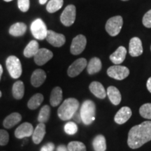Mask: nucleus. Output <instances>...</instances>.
Here are the masks:
<instances>
[{
	"instance_id": "obj_1",
	"label": "nucleus",
	"mask_w": 151,
	"mask_h": 151,
	"mask_svg": "<svg viewBox=\"0 0 151 151\" xmlns=\"http://www.w3.org/2000/svg\"><path fill=\"white\" fill-rule=\"evenodd\" d=\"M151 141V121L143 122L130 129L128 133L127 144L132 149L140 148Z\"/></svg>"
},
{
	"instance_id": "obj_2",
	"label": "nucleus",
	"mask_w": 151,
	"mask_h": 151,
	"mask_svg": "<svg viewBox=\"0 0 151 151\" xmlns=\"http://www.w3.org/2000/svg\"><path fill=\"white\" fill-rule=\"evenodd\" d=\"M79 108L78 101L75 98L65 99L58 110V117L62 120H68L72 118Z\"/></svg>"
},
{
	"instance_id": "obj_3",
	"label": "nucleus",
	"mask_w": 151,
	"mask_h": 151,
	"mask_svg": "<svg viewBox=\"0 0 151 151\" xmlns=\"http://www.w3.org/2000/svg\"><path fill=\"white\" fill-rule=\"evenodd\" d=\"M96 106L91 100H86L81 106L80 115L81 121L86 125H89L95 119Z\"/></svg>"
},
{
	"instance_id": "obj_4",
	"label": "nucleus",
	"mask_w": 151,
	"mask_h": 151,
	"mask_svg": "<svg viewBox=\"0 0 151 151\" xmlns=\"http://www.w3.org/2000/svg\"><path fill=\"white\" fill-rule=\"evenodd\" d=\"M7 70L13 78H18L22 75V69L20 60L14 55L9 56L6 61Z\"/></svg>"
},
{
	"instance_id": "obj_5",
	"label": "nucleus",
	"mask_w": 151,
	"mask_h": 151,
	"mask_svg": "<svg viewBox=\"0 0 151 151\" xmlns=\"http://www.w3.org/2000/svg\"><path fill=\"white\" fill-rule=\"evenodd\" d=\"M31 32L34 37L39 40H43L46 39L48 29L45 22L41 18H37L34 20L31 24Z\"/></svg>"
},
{
	"instance_id": "obj_6",
	"label": "nucleus",
	"mask_w": 151,
	"mask_h": 151,
	"mask_svg": "<svg viewBox=\"0 0 151 151\" xmlns=\"http://www.w3.org/2000/svg\"><path fill=\"white\" fill-rule=\"evenodd\" d=\"M123 24V20L120 16H114L109 19L106 24V30L109 35L115 37L120 32Z\"/></svg>"
},
{
	"instance_id": "obj_7",
	"label": "nucleus",
	"mask_w": 151,
	"mask_h": 151,
	"mask_svg": "<svg viewBox=\"0 0 151 151\" xmlns=\"http://www.w3.org/2000/svg\"><path fill=\"white\" fill-rule=\"evenodd\" d=\"M107 74L111 78L121 81L126 78L129 76V70L127 67L124 66L116 65L109 68L107 70Z\"/></svg>"
},
{
	"instance_id": "obj_8",
	"label": "nucleus",
	"mask_w": 151,
	"mask_h": 151,
	"mask_svg": "<svg viewBox=\"0 0 151 151\" xmlns=\"http://www.w3.org/2000/svg\"><path fill=\"white\" fill-rule=\"evenodd\" d=\"M76 16V9L75 6L69 5L65 9L60 16L62 23L66 27H69L74 23Z\"/></svg>"
},
{
	"instance_id": "obj_9",
	"label": "nucleus",
	"mask_w": 151,
	"mask_h": 151,
	"mask_svg": "<svg viewBox=\"0 0 151 151\" xmlns=\"http://www.w3.org/2000/svg\"><path fill=\"white\" fill-rule=\"evenodd\" d=\"M86 38L83 35H79L73 38L70 48L71 54L75 55L81 54L86 48Z\"/></svg>"
},
{
	"instance_id": "obj_10",
	"label": "nucleus",
	"mask_w": 151,
	"mask_h": 151,
	"mask_svg": "<svg viewBox=\"0 0 151 151\" xmlns=\"http://www.w3.org/2000/svg\"><path fill=\"white\" fill-rule=\"evenodd\" d=\"M88 65L86 59L85 58H79L73 62L70 65L67 70V73L69 77L73 78V77L77 76L83 71V69Z\"/></svg>"
},
{
	"instance_id": "obj_11",
	"label": "nucleus",
	"mask_w": 151,
	"mask_h": 151,
	"mask_svg": "<svg viewBox=\"0 0 151 151\" xmlns=\"http://www.w3.org/2000/svg\"><path fill=\"white\" fill-rule=\"evenodd\" d=\"M46 39L50 44L55 47H61L66 41L65 35L56 33L52 30H48Z\"/></svg>"
},
{
	"instance_id": "obj_12",
	"label": "nucleus",
	"mask_w": 151,
	"mask_h": 151,
	"mask_svg": "<svg viewBox=\"0 0 151 151\" xmlns=\"http://www.w3.org/2000/svg\"><path fill=\"white\" fill-rule=\"evenodd\" d=\"M53 57V53L46 48L39 49L37 53L35 55V62L37 65L42 66L51 60Z\"/></svg>"
},
{
	"instance_id": "obj_13",
	"label": "nucleus",
	"mask_w": 151,
	"mask_h": 151,
	"mask_svg": "<svg viewBox=\"0 0 151 151\" xmlns=\"http://www.w3.org/2000/svg\"><path fill=\"white\" fill-rule=\"evenodd\" d=\"M34 132L32 124L29 122H24L20 124L15 131V137L17 139H21L25 137H31Z\"/></svg>"
},
{
	"instance_id": "obj_14",
	"label": "nucleus",
	"mask_w": 151,
	"mask_h": 151,
	"mask_svg": "<svg viewBox=\"0 0 151 151\" xmlns=\"http://www.w3.org/2000/svg\"><path fill=\"white\" fill-rule=\"evenodd\" d=\"M129 52L132 57L140 56L143 53V46L141 39L138 37H133L129 41Z\"/></svg>"
},
{
	"instance_id": "obj_15",
	"label": "nucleus",
	"mask_w": 151,
	"mask_h": 151,
	"mask_svg": "<svg viewBox=\"0 0 151 151\" xmlns=\"http://www.w3.org/2000/svg\"><path fill=\"white\" fill-rule=\"evenodd\" d=\"M132 112L131 109L128 106H123L116 113L114 120L117 124H122L125 123L131 118Z\"/></svg>"
},
{
	"instance_id": "obj_16",
	"label": "nucleus",
	"mask_w": 151,
	"mask_h": 151,
	"mask_svg": "<svg viewBox=\"0 0 151 151\" xmlns=\"http://www.w3.org/2000/svg\"><path fill=\"white\" fill-rule=\"evenodd\" d=\"M89 89L90 92L99 99H104L106 96V92L104 87L101 83L97 82V81L92 82L89 86Z\"/></svg>"
},
{
	"instance_id": "obj_17",
	"label": "nucleus",
	"mask_w": 151,
	"mask_h": 151,
	"mask_svg": "<svg viewBox=\"0 0 151 151\" xmlns=\"http://www.w3.org/2000/svg\"><path fill=\"white\" fill-rule=\"evenodd\" d=\"M46 72L42 69H38L34 71L31 77V83L34 87L38 88L42 85L46 81Z\"/></svg>"
},
{
	"instance_id": "obj_18",
	"label": "nucleus",
	"mask_w": 151,
	"mask_h": 151,
	"mask_svg": "<svg viewBox=\"0 0 151 151\" xmlns=\"http://www.w3.org/2000/svg\"><path fill=\"white\" fill-rule=\"evenodd\" d=\"M127 55V50L123 46H120L118 49L110 55V60L115 65H120L125 59Z\"/></svg>"
},
{
	"instance_id": "obj_19",
	"label": "nucleus",
	"mask_w": 151,
	"mask_h": 151,
	"mask_svg": "<svg viewBox=\"0 0 151 151\" xmlns=\"http://www.w3.org/2000/svg\"><path fill=\"white\" fill-rule=\"evenodd\" d=\"M46 134V125L44 123H39L34 129L32 134V140L35 144H39Z\"/></svg>"
},
{
	"instance_id": "obj_20",
	"label": "nucleus",
	"mask_w": 151,
	"mask_h": 151,
	"mask_svg": "<svg viewBox=\"0 0 151 151\" xmlns=\"http://www.w3.org/2000/svg\"><path fill=\"white\" fill-rule=\"evenodd\" d=\"M107 95H108L111 102L113 105L117 106L120 104L122 99V96L118 88L114 86H109L107 88Z\"/></svg>"
},
{
	"instance_id": "obj_21",
	"label": "nucleus",
	"mask_w": 151,
	"mask_h": 151,
	"mask_svg": "<svg viewBox=\"0 0 151 151\" xmlns=\"http://www.w3.org/2000/svg\"><path fill=\"white\" fill-rule=\"evenodd\" d=\"M22 120V116L18 113H13L4 119L3 125L6 129H10L20 122Z\"/></svg>"
},
{
	"instance_id": "obj_22",
	"label": "nucleus",
	"mask_w": 151,
	"mask_h": 151,
	"mask_svg": "<svg viewBox=\"0 0 151 151\" xmlns=\"http://www.w3.org/2000/svg\"><path fill=\"white\" fill-rule=\"evenodd\" d=\"M27 30V25L23 22H16L11 26L9 34L14 37H20L24 35Z\"/></svg>"
},
{
	"instance_id": "obj_23",
	"label": "nucleus",
	"mask_w": 151,
	"mask_h": 151,
	"mask_svg": "<svg viewBox=\"0 0 151 151\" xmlns=\"http://www.w3.org/2000/svg\"><path fill=\"white\" fill-rule=\"evenodd\" d=\"M62 100V90L60 87H55L52 89L50 97V102L52 106L56 107L61 103Z\"/></svg>"
},
{
	"instance_id": "obj_24",
	"label": "nucleus",
	"mask_w": 151,
	"mask_h": 151,
	"mask_svg": "<svg viewBox=\"0 0 151 151\" xmlns=\"http://www.w3.org/2000/svg\"><path fill=\"white\" fill-rule=\"evenodd\" d=\"M101 62L98 58H93L90 60L87 65V70L89 74L92 75L97 73L101 69Z\"/></svg>"
},
{
	"instance_id": "obj_25",
	"label": "nucleus",
	"mask_w": 151,
	"mask_h": 151,
	"mask_svg": "<svg viewBox=\"0 0 151 151\" xmlns=\"http://www.w3.org/2000/svg\"><path fill=\"white\" fill-rule=\"evenodd\" d=\"M39 50V45L37 41L32 40L28 43L24 48L23 54L26 58L35 57Z\"/></svg>"
},
{
	"instance_id": "obj_26",
	"label": "nucleus",
	"mask_w": 151,
	"mask_h": 151,
	"mask_svg": "<svg viewBox=\"0 0 151 151\" xmlns=\"http://www.w3.org/2000/svg\"><path fill=\"white\" fill-rule=\"evenodd\" d=\"M92 146L94 151H106V143L104 136L99 134L92 141Z\"/></svg>"
},
{
	"instance_id": "obj_27",
	"label": "nucleus",
	"mask_w": 151,
	"mask_h": 151,
	"mask_svg": "<svg viewBox=\"0 0 151 151\" xmlns=\"http://www.w3.org/2000/svg\"><path fill=\"white\" fill-rule=\"evenodd\" d=\"M12 92L15 99H21L24 94V86L23 82H22L21 81H16L13 86Z\"/></svg>"
},
{
	"instance_id": "obj_28",
	"label": "nucleus",
	"mask_w": 151,
	"mask_h": 151,
	"mask_svg": "<svg viewBox=\"0 0 151 151\" xmlns=\"http://www.w3.org/2000/svg\"><path fill=\"white\" fill-rule=\"evenodd\" d=\"M43 101V96L42 94L37 93L33 95L32 97L30 98L27 104L28 108L31 110H35L37 109L38 107L42 104Z\"/></svg>"
},
{
	"instance_id": "obj_29",
	"label": "nucleus",
	"mask_w": 151,
	"mask_h": 151,
	"mask_svg": "<svg viewBox=\"0 0 151 151\" xmlns=\"http://www.w3.org/2000/svg\"><path fill=\"white\" fill-rule=\"evenodd\" d=\"M50 116V108L48 105L43 106L39 111L38 116V121L40 123H46L48 121Z\"/></svg>"
},
{
	"instance_id": "obj_30",
	"label": "nucleus",
	"mask_w": 151,
	"mask_h": 151,
	"mask_svg": "<svg viewBox=\"0 0 151 151\" xmlns=\"http://www.w3.org/2000/svg\"><path fill=\"white\" fill-rule=\"evenodd\" d=\"M63 0H50L46 6V10L50 14L60 10L63 6Z\"/></svg>"
},
{
	"instance_id": "obj_31",
	"label": "nucleus",
	"mask_w": 151,
	"mask_h": 151,
	"mask_svg": "<svg viewBox=\"0 0 151 151\" xmlns=\"http://www.w3.org/2000/svg\"><path fill=\"white\" fill-rule=\"evenodd\" d=\"M139 113L143 118L151 120V103L143 104L139 109Z\"/></svg>"
},
{
	"instance_id": "obj_32",
	"label": "nucleus",
	"mask_w": 151,
	"mask_h": 151,
	"mask_svg": "<svg viewBox=\"0 0 151 151\" xmlns=\"http://www.w3.org/2000/svg\"><path fill=\"white\" fill-rule=\"evenodd\" d=\"M69 151H86V147L83 143L80 141H71L68 144Z\"/></svg>"
},
{
	"instance_id": "obj_33",
	"label": "nucleus",
	"mask_w": 151,
	"mask_h": 151,
	"mask_svg": "<svg viewBox=\"0 0 151 151\" xmlns=\"http://www.w3.org/2000/svg\"><path fill=\"white\" fill-rule=\"evenodd\" d=\"M65 132L69 135H73L78 132V126L73 122H68L65 125Z\"/></svg>"
},
{
	"instance_id": "obj_34",
	"label": "nucleus",
	"mask_w": 151,
	"mask_h": 151,
	"mask_svg": "<svg viewBox=\"0 0 151 151\" xmlns=\"http://www.w3.org/2000/svg\"><path fill=\"white\" fill-rule=\"evenodd\" d=\"M9 134L6 130L0 129V146H6L9 143Z\"/></svg>"
},
{
	"instance_id": "obj_35",
	"label": "nucleus",
	"mask_w": 151,
	"mask_h": 151,
	"mask_svg": "<svg viewBox=\"0 0 151 151\" xmlns=\"http://www.w3.org/2000/svg\"><path fill=\"white\" fill-rule=\"evenodd\" d=\"M18 8L22 12H26L29 9V0H18Z\"/></svg>"
},
{
	"instance_id": "obj_36",
	"label": "nucleus",
	"mask_w": 151,
	"mask_h": 151,
	"mask_svg": "<svg viewBox=\"0 0 151 151\" xmlns=\"http://www.w3.org/2000/svg\"><path fill=\"white\" fill-rule=\"evenodd\" d=\"M143 24L146 27L151 28V10L148 11L143 16Z\"/></svg>"
},
{
	"instance_id": "obj_37",
	"label": "nucleus",
	"mask_w": 151,
	"mask_h": 151,
	"mask_svg": "<svg viewBox=\"0 0 151 151\" xmlns=\"http://www.w3.org/2000/svg\"><path fill=\"white\" fill-rule=\"evenodd\" d=\"M55 149V145L52 143H48L45 144L40 151H53Z\"/></svg>"
},
{
	"instance_id": "obj_38",
	"label": "nucleus",
	"mask_w": 151,
	"mask_h": 151,
	"mask_svg": "<svg viewBox=\"0 0 151 151\" xmlns=\"http://www.w3.org/2000/svg\"><path fill=\"white\" fill-rule=\"evenodd\" d=\"M57 151H69V149L65 145H60L57 148Z\"/></svg>"
},
{
	"instance_id": "obj_39",
	"label": "nucleus",
	"mask_w": 151,
	"mask_h": 151,
	"mask_svg": "<svg viewBox=\"0 0 151 151\" xmlns=\"http://www.w3.org/2000/svg\"><path fill=\"white\" fill-rule=\"evenodd\" d=\"M146 86H147V88H148V91L151 93V77H150V78H148V81H147Z\"/></svg>"
},
{
	"instance_id": "obj_40",
	"label": "nucleus",
	"mask_w": 151,
	"mask_h": 151,
	"mask_svg": "<svg viewBox=\"0 0 151 151\" xmlns=\"http://www.w3.org/2000/svg\"><path fill=\"white\" fill-rule=\"evenodd\" d=\"M73 117H75V118H74L75 120H76L77 122H81V115H80V114H79V115H78V114L77 115V114H76V113L75 114H74V116H73Z\"/></svg>"
},
{
	"instance_id": "obj_41",
	"label": "nucleus",
	"mask_w": 151,
	"mask_h": 151,
	"mask_svg": "<svg viewBox=\"0 0 151 151\" xmlns=\"http://www.w3.org/2000/svg\"><path fill=\"white\" fill-rule=\"evenodd\" d=\"M3 73V67L2 66L0 65V81H1V75H2Z\"/></svg>"
},
{
	"instance_id": "obj_42",
	"label": "nucleus",
	"mask_w": 151,
	"mask_h": 151,
	"mask_svg": "<svg viewBox=\"0 0 151 151\" xmlns=\"http://www.w3.org/2000/svg\"><path fill=\"white\" fill-rule=\"evenodd\" d=\"M47 1L48 0H39V3H40V4H45L47 2Z\"/></svg>"
},
{
	"instance_id": "obj_43",
	"label": "nucleus",
	"mask_w": 151,
	"mask_h": 151,
	"mask_svg": "<svg viewBox=\"0 0 151 151\" xmlns=\"http://www.w3.org/2000/svg\"><path fill=\"white\" fill-rule=\"evenodd\" d=\"M4 1H7V2H9V1H13V0H4Z\"/></svg>"
},
{
	"instance_id": "obj_44",
	"label": "nucleus",
	"mask_w": 151,
	"mask_h": 151,
	"mask_svg": "<svg viewBox=\"0 0 151 151\" xmlns=\"http://www.w3.org/2000/svg\"><path fill=\"white\" fill-rule=\"evenodd\" d=\"M1 95H2V94H1V91H0V97H1Z\"/></svg>"
},
{
	"instance_id": "obj_45",
	"label": "nucleus",
	"mask_w": 151,
	"mask_h": 151,
	"mask_svg": "<svg viewBox=\"0 0 151 151\" xmlns=\"http://www.w3.org/2000/svg\"><path fill=\"white\" fill-rule=\"evenodd\" d=\"M122 1H128V0H122Z\"/></svg>"
}]
</instances>
